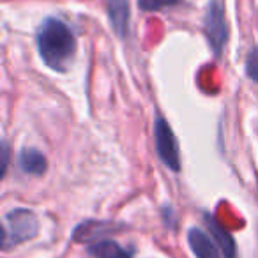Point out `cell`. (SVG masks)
<instances>
[{
  "label": "cell",
  "mask_w": 258,
  "mask_h": 258,
  "mask_svg": "<svg viewBox=\"0 0 258 258\" xmlns=\"http://www.w3.org/2000/svg\"><path fill=\"white\" fill-rule=\"evenodd\" d=\"M89 254L92 258H133V251L110 239H99L92 242L89 246Z\"/></svg>",
  "instance_id": "9c48e42d"
},
{
  "label": "cell",
  "mask_w": 258,
  "mask_h": 258,
  "mask_svg": "<svg viewBox=\"0 0 258 258\" xmlns=\"http://www.w3.org/2000/svg\"><path fill=\"white\" fill-rule=\"evenodd\" d=\"M4 228V249L18 246L22 242L34 239L39 233L37 216L29 209H15L6 214Z\"/></svg>",
  "instance_id": "7a4b0ae2"
},
{
  "label": "cell",
  "mask_w": 258,
  "mask_h": 258,
  "mask_svg": "<svg viewBox=\"0 0 258 258\" xmlns=\"http://www.w3.org/2000/svg\"><path fill=\"white\" fill-rule=\"evenodd\" d=\"M106 9L111 29L120 39H124L129 27V0H106Z\"/></svg>",
  "instance_id": "52a82bcc"
},
{
  "label": "cell",
  "mask_w": 258,
  "mask_h": 258,
  "mask_svg": "<svg viewBox=\"0 0 258 258\" xmlns=\"http://www.w3.org/2000/svg\"><path fill=\"white\" fill-rule=\"evenodd\" d=\"M204 221H205V225H207L209 232H211L212 239L218 242L219 249L223 251V256H225V258H235L237 256L235 240H233V237L226 232V228H223V226L219 225L218 219H216L214 216H211V214H205Z\"/></svg>",
  "instance_id": "8992f818"
},
{
  "label": "cell",
  "mask_w": 258,
  "mask_h": 258,
  "mask_svg": "<svg viewBox=\"0 0 258 258\" xmlns=\"http://www.w3.org/2000/svg\"><path fill=\"white\" fill-rule=\"evenodd\" d=\"M18 163L23 172L34 177L44 175V172L48 170V161H46V158H44V154L34 147L23 149L18 156Z\"/></svg>",
  "instance_id": "ba28073f"
},
{
  "label": "cell",
  "mask_w": 258,
  "mask_h": 258,
  "mask_svg": "<svg viewBox=\"0 0 258 258\" xmlns=\"http://www.w3.org/2000/svg\"><path fill=\"white\" fill-rule=\"evenodd\" d=\"M180 0H138V8L142 11H161L165 8H170V6H177Z\"/></svg>",
  "instance_id": "30bf717a"
},
{
  "label": "cell",
  "mask_w": 258,
  "mask_h": 258,
  "mask_svg": "<svg viewBox=\"0 0 258 258\" xmlns=\"http://www.w3.org/2000/svg\"><path fill=\"white\" fill-rule=\"evenodd\" d=\"M205 34H207L216 57H219L226 43V37H228V30L225 23V9L218 0H211L209 4L207 15H205Z\"/></svg>",
  "instance_id": "277c9868"
},
{
  "label": "cell",
  "mask_w": 258,
  "mask_h": 258,
  "mask_svg": "<svg viewBox=\"0 0 258 258\" xmlns=\"http://www.w3.org/2000/svg\"><path fill=\"white\" fill-rule=\"evenodd\" d=\"M8 161H9V149L8 144H2V175H6V168H8Z\"/></svg>",
  "instance_id": "7c38bea8"
},
{
  "label": "cell",
  "mask_w": 258,
  "mask_h": 258,
  "mask_svg": "<svg viewBox=\"0 0 258 258\" xmlns=\"http://www.w3.org/2000/svg\"><path fill=\"white\" fill-rule=\"evenodd\" d=\"M246 73L249 80L258 83V46H253L246 57Z\"/></svg>",
  "instance_id": "8fae6325"
},
{
  "label": "cell",
  "mask_w": 258,
  "mask_h": 258,
  "mask_svg": "<svg viewBox=\"0 0 258 258\" xmlns=\"http://www.w3.org/2000/svg\"><path fill=\"white\" fill-rule=\"evenodd\" d=\"M37 51L50 69L66 73L76 53V37L64 22L46 18L37 30Z\"/></svg>",
  "instance_id": "6da1fadb"
},
{
  "label": "cell",
  "mask_w": 258,
  "mask_h": 258,
  "mask_svg": "<svg viewBox=\"0 0 258 258\" xmlns=\"http://www.w3.org/2000/svg\"><path fill=\"white\" fill-rule=\"evenodd\" d=\"M187 242H189L191 251H193L197 258H221L218 244L202 228H189Z\"/></svg>",
  "instance_id": "5b68a950"
},
{
  "label": "cell",
  "mask_w": 258,
  "mask_h": 258,
  "mask_svg": "<svg viewBox=\"0 0 258 258\" xmlns=\"http://www.w3.org/2000/svg\"><path fill=\"white\" fill-rule=\"evenodd\" d=\"M154 137H156V152L159 159L173 172H180V152L177 145V138L173 135L170 124L163 117H158L154 122Z\"/></svg>",
  "instance_id": "3957f363"
}]
</instances>
